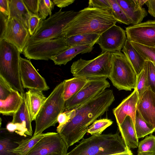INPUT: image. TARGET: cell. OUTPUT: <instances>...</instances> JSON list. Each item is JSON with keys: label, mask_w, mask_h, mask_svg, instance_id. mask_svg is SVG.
Returning <instances> with one entry per match:
<instances>
[{"label": "cell", "mask_w": 155, "mask_h": 155, "mask_svg": "<svg viewBox=\"0 0 155 155\" xmlns=\"http://www.w3.org/2000/svg\"><path fill=\"white\" fill-rule=\"evenodd\" d=\"M114 100L113 90L106 89L74 109L75 116L59 133L68 147L83 138L89 127L108 110Z\"/></svg>", "instance_id": "obj_1"}, {"label": "cell", "mask_w": 155, "mask_h": 155, "mask_svg": "<svg viewBox=\"0 0 155 155\" xmlns=\"http://www.w3.org/2000/svg\"><path fill=\"white\" fill-rule=\"evenodd\" d=\"M117 22L111 12L88 7L79 11L68 23L63 31V36L67 38L87 34L101 35Z\"/></svg>", "instance_id": "obj_2"}, {"label": "cell", "mask_w": 155, "mask_h": 155, "mask_svg": "<svg viewBox=\"0 0 155 155\" xmlns=\"http://www.w3.org/2000/svg\"><path fill=\"white\" fill-rule=\"evenodd\" d=\"M129 149L119 132L114 134L93 135L83 138L66 155H108L124 152Z\"/></svg>", "instance_id": "obj_3"}, {"label": "cell", "mask_w": 155, "mask_h": 155, "mask_svg": "<svg viewBox=\"0 0 155 155\" xmlns=\"http://www.w3.org/2000/svg\"><path fill=\"white\" fill-rule=\"evenodd\" d=\"M20 53L13 45L5 39L0 40V76L24 96L20 76Z\"/></svg>", "instance_id": "obj_4"}, {"label": "cell", "mask_w": 155, "mask_h": 155, "mask_svg": "<svg viewBox=\"0 0 155 155\" xmlns=\"http://www.w3.org/2000/svg\"><path fill=\"white\" fill-rule=\"evenodd\" d=\"M64 82L58 85L47 97L35 120L33 136L42 134L46 129L54 126L59 115L65 110V101L63 96Z\"/></svg>", "instance_id": "obj_5"}, {"label": "cell", "mask_w": 155, "mask_h": 155, "mask_svg": "<svg viewBox=\"0 0 155 155\" xmlns=\"http://www.w3.org/2000/svg\"><path fill=\"white\" fill-rule=\"evenodd\" d=\"M111 53L101 52L93 59L81 58L73 62L71 72L74 77L87 80L109 78L111 66Z\"/></svg>", "instance_id": "obj_6"}, {"label": "cell", "mask_w": 155, "mask_h": 155, "mask_svg": "<svg viewBox=\"0 0 155 155\" xmlns=\"http://www.w3.org/2000/svg\"><path fill=\"white\" fill-rule=\"evenodd\" d=\"M111 66L108 78L119 90L131 91L136 87L137 75L123 53H111Z\"/></svg>", "instance_id": "obj_7"}, {"label": "cell", "mask_w": 155, "mask_h": 155, "mask_svg": "<svg viewBox=\"0 0 155 155\" xmlns=\"http://www.w3.org/2000/svg\"><path fill=\"white\" fill-rule=\"evenodd\" d=\"M58 12L42 20L35 34L28 42H34L63 37L62 33L68 23L79 13L73 10Z\"/></svg>", "instance_id": "obj_8"}, {"label": "cell", "mask_w": 155, "mask_h": 155, "mask_svg": "<svg viewBox=\"0 0 155 155\" xmlns=\"http://www.w3.org/2000/svg\"><path fill=\"white\" fill-rule=\"evenodd\" d=\"M64 37L28 42L22 53L28 59L48 60L69 48Z\"/></svg>", "instance_id": "obj_9"}, {"label": "cell", "mask_w": 155, "mask_h": 155, "mask_svg": "<svg viewBox=\"0 0 155 155\" xmlns=\"http://www.w3.org/2000/svg\"><path fill=\"white\" fill-rule=\"evenodd\" d=\"M110 86V84L106 78L88 80L78 93L65 101V110H68L75 108L97 95Z\"/></svg>", "instance_id": "obj_10"}, {"label": "cell", "mask_w": 155, "mask_h": 155, "mask_svg": "<svg viewBox=\"0 0 155 155\" xmlns=\"http://www.w3.org/2000/svg\"><path fill=\"white\" fill-rule=\"evenodd\" d=\"M127 39L146 46L155 48V20H148L127 27Z\"/></svg>", "instance_id": "obj_11"}, {"label": "cell", "mask_w": 155, "mask_h": 155, "mask_svg": "<svg viewBox=\"0 0 155 155\" xmlns=\"http://www.w3.org/2000/svg\"><path fill=\"white\" fill-rule=\"evenodd\" d=\"M68 148L60 134L53 132L40 140L26 155H48L54 153L66 155Z\"/></svg>", "instance_id": "obj_12"}, {"label": "cell", "mask_w": 155, "mask_h": 155, "mask_svg": "<svg viewBox=\"0 0 155 155\" xmlns=\"http://www.w3.org/2000/svg\"><path fill=\"white\" fill-rule=\"evenodd\" d=\"M31 36L28 29L20 20L15 18L8 19L3 39L15 46L21 53L27 45Z\"/></svg>", "instance_id": "obj_13"}, {"label": "cell", "mask_w": 155, "mask_h": 155, "mask_svg": "<svg viewBox=\"0 0 155 155\" xmlns=\"http://www.w3.org/2000/svg\"><path fill=\"white\" fill-rule=\"evenodd\" d=\"M20 72L23 88L42 91L49 89L45 79L38 72L30 60L21 57Z\"/></svg>", "instance_id": "obj_14"}, {"label": "cell", "mask_w": 155, "mask_h": 155, "mask_svg": "<svg viewBox=\"0 0 155 155\" xmlns=\"http://www.w3.org/2000/svg\"><path fill=\"white\" fill-rule=\"evenodd\" d=\"M126 39L125 30L115 25L100 35L97 43L102 52H120Z\"/></svg>", "instance_id": "obj_15"}, {"label": "cell", "mask_w": 155, "mask_h": 155, "mask_svg": "<svg viewBox=\"0 0 155 155\" xmlns=\"http://www.w3.org/2000/svg\"><path fill=\"white\" fill-rule=\"evenodd\" d=\"M139 99L136 88L120 104L113 110L117 124H121L127 116L132 119L134 125L137 104Z\"/></svg>", "instance_id": "obj_16"}, {"label": "cell", "mask_w": 155, "mask_h": 155, "mask_svg": "<svg viewBox=\"0 0 155 155\" xmlns=\"http://www.w3.org/2000/svg\"><path fill=\"white\" fill-rule=\"evenodd\" d=\"M137 109L146 122L155 130V94L150 87L139 97Z\"/></svg>", "instance_id": "obj_17"}, {"label": "cell", "mask_w": 155, "mask_h": 155, "mask_svg": "<svg viewBox=\"0 0 155 155\" xmlns=\"http://www.w3.org/2000/svg\"><path fill=\"white\" fill-rule=\"evenodd\" d=\"M130 22V24L141 23L147 15L145 9L140 6L137 0H116Z\"/></svg>", "instance_id": "obj_18"}, {"label": "cell", "mask_w": 155, "mask_h": 155, "mask_svg": "<svg viewBox=\"0 0 155 155\" xmlns=\"http://www.w3.org/2000/svg\"><path fill=\"white\" fill-rule=\"evenodd\" d=\"M95 44L78 45L70 47L56 55L52 57L51 60L56 65H66L78 54L90 52Z\"/></svg>", "instance_id": "obj_19"}, {"label": "cell", "mask_w": 155, "mask_h": 155, "mask_svg": "<svg viewBox=\"0 0 155 155\" xmlns=\"http://www.w3.org/2000/svg\"><path fill=\"white\" fill-rule=\"evenodd\" d=\"M117 125L121 138L126 147L130 149L137 148L139 139L137 137L134 125L131 118L127 116L121 124Z\"/></svg>", "instance_id": "obj_20"}, {"label": "cell", "mask_w": 155, "mask_h": 155, "mask_svg": "<svg viewBox=\"0 0 155 155\" xmlns=\"http://www.w3.org/2000/svg\"><path fill=\"white\" fill-rule=\"evenodd\" d=\"M42 91L32 89L25 93L24 97L32 121L36 117L47 97Z\"/></svg>", "instance_id": "obj_21"}, {"label": "cell", "mask_w": 155, "mask_h": 155, "mask_svg": "<svg viewBox=\"0 0 155 155\" xmlns=\"http://www.w3.org/2000/svg\"><path fill=\"white\" fill-rule=\"evenodd\" d=\"M122 51L132 65L137 75L143 69L146 61L127 39Z\"/></svg>", "instance_id": "obj_22"}, {"label": "cell", "mask_w": 155, "mask_h": 155, "mask_svg": "<svg viewBox=\"0 0 155 155\" xmlns=\"http://www.w3.org/2000/svg\"><path fill=\"white\" fill-rule=\"evenodd\" d=\"M23 100L21 94L14 90L6 99L0 100V113L5 115H13L19 108Z\"/></svg>", "instance_id": "obj_23"}, {"label": "cell", "mask_w": 155, "mask_h": 155, "mask_svg": "<svg viewBox=\"0 0 155 155\" xmlns=\"http://www.w3.org/2000/svg\"><path fill=\"white\" fill-rule=\"evenodd\" d=\"M9 0V15L8 19L16 18L21 21L28 28V21L31 14L22 0Z\"/></svg>", "instance_id": "obj_24"}, {"label": "cell", "mask_w": 155, "mask_h": 155, "mask_svg": "<svg viewBox=\"0 0 155 155\" xmlns=\"http://www.w3.org/2000/svg\"><path fill=\"white\" fill-rule=\"evenodd\" d=\"M88 81L85 78L74 77L64 80L63 96L66 101L78 93Z\"/></svg>", "instance_id": "obj_25"}, {"label": "cell", "mask_w": 155, "mask_h": 155, "mask_svg": "<svg viewBox=\"0 0 155 155\" xmlns=\"http://www.w3.org/2000/svg\"><path fill=\"white\" fill-rule=\"evenodd\" d=\"M53 132L42 133L36 136L17 141L18 147L13 149L12 152L17 155H26L34 146L45 136L50 135Z\"/></svg>", "instance_id": "obj_26"}, {"label": "cell", "mask_w": 155, "mask_h": 155, "mask_svg": "<svg viewBox=\"0 0 155 155\" xmlns=\"http://www.w3.org/2000/svg\"><path fill=\"white\" fill-rule=\"evenodd\" d=\"M24 96H22L23 100L20 107L18 110L13 115V119L12 122L14 123L25 124L30 135L31 136H32L33 133L31 126L32 120Z\"/></svg>", "instance_id": "obj_27"}, {"label": "cell", "mask_w": 155, "mask_h": 155, "mask_svg": "<svg viewBox=\"0 0 155 155\" xmlns=\"http://www.w3.org/2000/svg\"><path fill=\"white\" fill-rule=\"evenodd\" d=\"M100 35L96 34H83L71 36L65 38L67 45L71 47L96 44Z\"/></svg>", "instance_id": "obj_28"}, {"label": "cell", "mask_w": 155, "mask_h": 155, "mask_svg": "<svg viewBox=\"0 0 155 155\" xmlns=\"http://www.w3.org/2000/svg\"><path fill=\"white\" fill-rule=\"evenodd\" d=\"M134 127L136 135L138 139L143 138L149 134H152L155 130L144 120L137 109L136 114Z\"/></svg>", "instance_id": "obj_29"}, {"label": "cell", "mask_w": 155, "mask_h": 155, "mask_svg": "<svg viewBox=\"0 0 155 155\" xmlns=\"http://www.w3.org/2000/svg\"><path fill=\"white\" fill-rule=\"evenodd\" d=\"M137 155H155V136L150 134L139 143Z\"/></svg>", "instance_id": "obj_30"}, {"label": "cell", "mask_w": 155, "mask_h": 155, "mask_svg": "<svg viewBox=\"0 0 155 155\" xmlns=\"http://www.w3.org/2000/svg\"><path fill=\"white\" fill-rule=\"evenodd\" d=\"M149 87L148 61H146L143 69L137 75L135 88L137 90L139 97Z\"/></svg>", "instance_id": "obj_31"}, {"label": "cell", "mask_w": 155, "mask_h": 155, "mask_svg": "<svg viewBox=\"0 0 155 155\" xmlns=\"http://www.w3.org/2000/svg\"><path fill=\"white\" fill-rule=\"evenodd\" d=\"M113 123V121L111 120L108 119L96 120L89 127L87 132L92 135H100Z\"/></svg>", "instance_id": "obj_32"}, {"label": "cell", "mask_w": 155, "mask_h": 155, "mask_svg": "<svg viewBox=\"0 0 155 155\" xmlns=\"http://www.w3.org/2000/svg\"><path fill=\"white\" fill-rule=\"evenodd\" d=\"M108 1L111 7V13L117 21L126 25L130 24L128 19L116 0Z\"/></svg>", "instance_id": "obj_33"}, {"label": "cell", "mask_w": 155, "mask_h": 155, "mask_svg": "<svg viewBox=\"0 0 155 155\" xmlns=\"http://www.w3.org/2000/svg\"><path fill=\"white\" fill-rule=\"evenodd\" d=\"M130 42L146 61H150L155 64V48L146 46L133 42Z\"/></svg>", "instance_id": "obj_34"}, {"label": "cell", "mask_w": 155, "mask_h": 155, "mask_svg": "<svg viewBox=\"0 0 155 155\" xmlns=\"http://www.w3.org/2000/svg\"><path fill=\"white\" fill-rule=\"evenodd\" d=\"M18 146L16 141L5 137L0 140V155H17L12 151Z\"/></svg>", "instance_id": "obj_35"}, {"label": "cell", "mask_w": 155, "mask_h": 155, "mask_svg": "<svg viewBox=\"0 0 155 155\" xmlns=\"http://www.w3.org/2000/svg\"><path fill=\"white\" fill-rule=\"evenodd\" d=\"M76 111L74 109L61 113L58 116V122L59 123L57 127V133H59L64 127L75 116Z\"/></svg>", "instance_id": "obj_36"}, {"label": "cell", "mask_w": 155, "mask_h": 155, "mask_svg": "<svg viewBox=\"0 0 155 155\" xmlns=\"http://www.w3.org/2000/svg\"><path fill=\"white\" fill-rule=\"evenodd\" d=\"M6 129L9 132H15L21 136L26 137L27 135L30 136L25 124L14 123L11 122L7 124Z\"/></svg>", "instance_id": "obj_37"}, {"label": "cell", "mask_w": 155, "mask_h": 155, "mask_svg": "<svg viewBox=\"0 0 155 155\" xmlns=\"http://www.w3.org/2000/svg\"><path fill=\"white\" fill-rule=\"evenodd\" d=\"M11 86L0 76V100L6 99L14 90Z\"/></svg>", "instance_id": "obj_38"}, {"label": "cell", "mask_w": 155, "mask_h": 155, "mask_svg": "<svg viewBox=\"0 0 155 155\" xmlns=\"http://www.w3.org/2000/svg\"><path fill=\"white\" fill-rule=\"evenodd\" d=\"M42 20L38 16L31 15L30 16L28 21V31L31 37L36 32Z\"/></svg>", "instance_id": "obj_39"}, {"label": "cell", "mask_w": 155, "mask_h": 155, "mask_svg": "<svg viewBox=\"0 0 155 155\" xmlns=\"http://www.w3.org/2000/svg\"><path fill=\"white\" fill-rule=\"evenodd\" d=\"M88 7L95 8L109 11L111 12V8L108 0H90Z\"/></svg>", "instance_id": "obj_40"}, {"label": "cell", "mask_w": 155, "mask_h": 155, "mask_svg": "<svg viewBox=\"0 0 155 155\" xmlns=\"http://www.w3.org/2000/svg\"><path fill=\"white\" fill-rule=\"evenodd\" d=\"M22 0L26 7L31 15H35L38 16L39 0Z\"/></svg>", "instance_id": "obj_41"}, {"label": "cell", "mask_w": 155, "mask_h": 155, "mask_svg": "<svg viewBox=\"0 0 155 155\" xmlns=\"http://www.w3.org/2000/svg\"><path fill=\"white\" fill-rule=\"evenodd\" d=\"M148 61V81L149 87L155 94V68L153 62Z\"/></svg>", "instance_id": "obj_42"}, {"label": "cell", "mask_w": 155, "mask_h": 155, "mask_svg": "<svg viewBox=\"0 0 155 155\" xmlns=\"http://www.w3.org/2000/svg\"><path fill=\"white\" fill-rule=\"evenodd\" d=\"M52 11L46 5L44 0H39L38 7V16L43 20L46 19V18L51 15Z\"/></svg>", "instance_id": "obj_43"}, {"label": "cell", "mask_w": 155, "mask_h": 155, "mask_svg": "<svg viewBox=\"0 0 155 155\" xmlns=\"http://www.w3.org/2000/svg\"><path fill=\"white\" fill-rule=\"evenodd\" d=\"M0 40L3 38L8 17L0 12Z\"/></svg>", "instance_id": "obj_44"}, {"label": "cell", "mask_w": 155, "mask_h": 155, "mask_svg": "<svg viewBox=\"0 0 155 155\" xmlns=\"http://www.w3.org/2000/svg\"><path fill=\"white\" fill-rule=\"evenodd\" d=\"M0 12L8 17L9 15V0H0Z\"/></svg>", "instance_id": "obj_45"}, {"label": "cell", "mask_w": 155, "mask_h": 155, "mask_svg": "<svg viewBox=\"0 0 155 155\" xmlns=\"http://www.w3.org/2000/svg\"><path fill=\"white\" fill-rule=\"evenodd\" d=\"M54 5L62 8L73 4L75 0H52Z\"/></svg>", "instance_id": "obj_46"}, {"label": "cell", "mask_w": 155, "mask_h": 155, "mask_svg": "<svg viewBox=\"0 0 155 155\" xmlns=\"http://www.w3.org/2000/svg\"><path fill=\"white\" fill-rule=\"evenodd\" d=\"M145 4L147 7L148 13L155 18V0H148Z\"/></svg>", "instance_id": "obj_47"}, {"label": "cell", "mask_w": 155, "mask_h": 155, "mask_svg": "<svg viewBox=\"0 0 155 155\" xmlns=\"http://www.w3.org/2000/svg\"><path fill=\"white\" fill-rule=\"evenodd\" d=\"M108 155H133V154L130 149H129L124 152Z\"/></svg>", "instance_id": "obj_48"}, {"label": "cell", "mask_w": 155, "mask_h": 155, "mask_svg": "<svg viewBox=\"0 0 155 155\" xmlns=\"http://www.w3.org/2000/svg\"><path fill=\"white\" fill-rule=\"evenodd\" d=\"M137 2L139 5L141 7L147 1V0H137Z\"/></svg>", "instance_id": "obj_49"}, {"label": "cell", "mask_w": 155, "mask_h": 155, "mask_svg": "<svg viewBox=\"0 0 155 155\" xmlns=\"http://www.w3.org/2000/svg\"><path fill=\"white\" fill-rule=\"evenodd\" d=\"M48 155H62L58 153H52L48 154Z\"/></svg>", "instance_id": "obj_50"}, {"label": "cell", "mask_w": 155, "mask_h": 155, "mask_svg": "<svg viewBox=\"0 0 155 155\" xmlns=\"http://www.w3.org/2000/svg\"><path fill=\"white\" fill-rule=\"evenodd\" d=\"M153 63V65H154V67L155 68V64Z\"/></svg>", "instance_id": "obj_51"}, {"label": "cell", "mask_w": 155, "mask_h": 155, "mask_svg": "<svg viewBox=\"0 0 155 155\" xmlns=\"http://www.w3.org/2000/svg\"><path fill=\"white\" fill-rule=\"evenodd\" d=\"M154 132H155V130H154Z\"/></svg>", "instance_id": "obj_52"}]
</instances>
